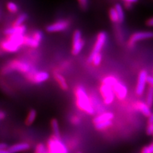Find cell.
Returning <instances> with one entry per match:
<instances>
[{
  "label": "cell",
  "instance_id": "obj_16",
  "mask_svg": "<svg viewBox=\"0 0 153 153\" xmlns=\"http://www.w3.org/2000/svg\"><path fill=\"white\" fill-rule=\"evenodd\" d=\"M30 145L27 143H20L15 144L9 148V151L11 153H17L19 152L27 151L30 149Z\"/></svg>",
  "mask_w": 153,
  "mask_h": 153
},
{
  "label": "cell",
  "instance_id": "obj_5",
  "mask_svg": "<svg viewBox=\"0 0 153 153\" xmlns=\"http://www.w3.org/2000/svg\"><path fill=\"white\" fill-rule=\"evenodd\" d=\"M100 91L105 104L111 105L114 102L116 95H115L113 88L111 86L102 84L100 88Z\"/></svg>",
  "mask_w": 153,
  "mask_h": 153
},
{
  "label": "cell",
  "instance_id": "obj_40",
  "mask_svg": "<svg viewBox=\"0 0 153 153\" xmlns=\"http://www.w3.org/2000/svg\"><path fill=\"white\" fill-rule=\"evenodd\" d=\"M7 149V145L4 143H1L0 145V149L1 150H5Z\"/></svg>",
  "mask_w": 153,
  "mask_h": 153
},
{
  "label": "cell",
  "instance_id": "obj_33",
  "mask_svg": "<svg viewBox=\"0 0 153 153\" xmlns=\"http://www.w3.org/2000/svg\"><path fill=\"white\" fill-rule=\"evenodd\" d=\"M136 0H126V1H124V5L127 8H130L131 7L132 4L134 3H136Z\"/></svg>",
  "mask_w": 153,
  "mask_h": 153
},
{
  "label": "cell",
  "instance_id": "obj_43",
  "mask_svg": "<svg viewBox=\"0 0 153 153\" xmlns=\"http://www.w3.org/2000/svg\"><path fill=\"white\" fill-rule=\"evenodd\" d=\"M79 153H82V152H79Z\"/></svg>",
  "mask_w": 153,
  "mask_h": 153
},
{
  "label": "cell",
  "instance_id": "obj_10",
  "mask_svg": "<svg viewBox=\"0 0 153 153\" xmlns=\"http://www.w3.org/2000/svg\"><path fill=\"white\" fill-rule=\"evenodd\" d=\"M69 26V23L66 21H59L56 22L52 25L47 26L46 27V30L49 33H54L59 32L65 30L66 29L68 28Z\"/></svg>",
  "mask_w": 153,
  "mask_h": 153
},
{
  "label": "cell",
  "instance_id": "obj_20",
  "mask_svg": "<svg viewBox=\"0 0 153 153\" xmlns=\"http://www.w3.org/2000/svg\"><path fill=\"white\" fill-rule=\"evenodd\" d=\"M119 81L118 79L116 76H112V75H109L107 76H105V77L102 80V84H106L108 85L111 86V87H113V86L116 84Z\"/></svg>",
  "mask_w": 153,
  "mask_h": 153
},
{
  "label": "cell",
  "instance_id": "obj_7",
  "mask_svg": "<svg viewBox=\"0 0 153 153\" xmlns=\"http://www.w3.org/2000/svg\"><path fill=\"white\" fill-rule=\"evenodd\" d=\"M148 75L146 70H142L138 74L135 91L138 96H142L145 91L146 84H147Z\"/></svg>",
  "mask_w": 153,
  "mask_h": 153
},
{
  "label": "cell",
  "instance_id": "obj_35",
  "mask_svg": "<svg viewBox=\"0 0 153 153\" xmlns=\"http://www.w3.org/2000/svg\"><path fill=\"white\" fill-rule=\"evenodd\" d=\"M79 4H80V7L83 8V9H85L87 8L88 6V1H86V0H80V1H79Z\"/></svg>",
  "mask_w": 153,
  "mask_h": 153
},
{
  "label": "cell",
  "instance_id": "obj_11",
  "mask_svg": "<svg viewBox=\"0 0 153 153\" xmlns=\"http://www.w3.org/2000/svg\"><path fill=\"white\" fill-rule=\"evenodd\" d=\"M26 31L25 26L22 25L20 26H13L5 29L4 30V34L9 36L14 35H25Z\"/></svg>",
  "mask_w": 153,
  "mask_h": 153
},
{
  "label": "cell",
  "instance_id": "obj_34",
  "mask_svg": "<svg viewBox=\"0 0 153 153\" xmlns=\"http://www.w3.org/2000/svg\"><path fill=\"white\" fill-rule=\"evenodd\" d=\"M146 132L147 135H153V124H148V126L146 129Z\"/></svg>",
  "mask_w": 153,
  "mask_h": 153
},
{
  "label": "cell",
  "instance_id": "obj_21",
  "mask_svg": "<svg viewBox=\"0 0 153 153\" xmlns=\"http://www.w3.org/2000/svg\"><path fill=\"white\" fill-rule=\"evenodd\" d=\"M36 117V112L34 109H32L29 112L26 120V124L27 125H31V124L34 122Z\"/></svg>",
  "mask_w": 153,
  "mask_h": 153
},
{
  "label": "cell",
  "instance_id": "obj_15",
  "mask_svg": "<svg viewBox=\"0 0 153 153\" xmlns=\"http://www.w3.org/2000/svg\"><path fill=\"white\" fill-rule=\"evenodd\" d=\"M114 116L112 112H103L96 116L93 119V122L94 124H97L100 123L108 121H112L114 119Z\"/></svg>",
  "mask_w": 153,
  "mask_h": 153
},
{
  "label": "cell",
  "instance_id": "obj_8",
  "mask_svg": "<svg viewBox=\"0 0 153 153\" xmlns=\"http://www.w3.org/2000/svg\"><path fill=\"white\" fill-rule=\"evenodd\" d=\"M153 38V33L151 31H139L136 32L131 36L129 39L128 45L130 47H133L137 42L140 40L150 39Z\"/></svg>",
  "mask_w": 153,
  "mask_h": 153
},
{
  "label": "cell",
  "instance_id": "obj_37",
  "mask_svg": "<svg viewBox=\"0 0 153 153\" xmlns=\"http://www.w3.org/2000/svg\"><path fill=\"white\" fill-rule=\"evenodd\" d=\"M72 122L75 124H79L80 123V119L77 116H74L72 118Z\"/></svg>",
  "mask_w": 153,
  "mask_h": 153
},
{
  "label": "cell",
  "instance_id": "obj_42",
  "mask_svg": "<svg viewBox=\"0 0 153 153\" xmlns=\"http://www.w3.org/2000/svg\"><path fill=\"white\" fill-rule=\"evenodd\" d=\"M0 153H11L9 150H0Z\"/></svg>",
  "mask_w": 153,
  "mask_h": 153
},
{
  "label": "cell",
  "instance_id": "obj_23",
  "mask_svg": "<svg viewBox=\"0 0 153 153\" xmlns=\"http://www.w3.org/2000/svg\"><path fill=\"white\" fill-rule=\"evenodd\" d=\"M51 126L52 128V130H53L54 137L57 138H59L60 133H59V124L58 122L56 119H52L51 121Z\"/></svg>",
  "mask_w": 153,
  "mask_h": 153
},
{
  "label": "cell",
  "instance_id": "obj_9",
  "mask_svg": "<svg viewBox=\"0 0 153 153\" xmlns=\"http://www.w3.org/2000/svg\"><path fill=\"white\" fill-rule=\"evenodd\" d=\"M113 90L116 97H117L119 100H123L127 97L128 93V90L126 85L124 83L121 82V81L118 82L115 84L113 87Z\"/></svg>",
  "mask_w": 153,
  "mask_h": 153
},
{
  "label": "cell",
  "instance_id": "obj_31",
  "mask_svg": "<svg viewBox=\"0 0 153 153\" xmlns=\"http://www.w3.org/2000/svg\"><path fill=\"white\" fill-rule=\"evenodd\" d=\"M141 153H153V143L143 147Z\"/></svg>",
  "mask_w": 153,
  "mask_h": 153
},
{
  "label": "cell",
  "instance_id": "obj_13",
  "mask_svg": "<svg viewBox=\"0 0 153 153\" xmlns=\"http://www.w3.org/2000/svg\"><path fill=\"white\" fill-rule=\"evenodd\" d=\"M135 108H136L137 111L141 112L143 116L149 117L151 113V111L150 107L148 105L146 102H138L135 104Z\"/></svg>",
  "mask_w": 153,
  "mask_h": 153
},
{
  "label": "cell",
  "instance_id": "obj_17",
  "mask_svg": "<svg viewBox=\"0 0 153 153\" xmlns=\"http://www.w3.org/2000/svg\"><path fill=\"white\" fill-rule=\"evenodd\" d=\"M25 35H14L8 36L7 39L13 43L14 44L21 47L22 45L25 44Z\"/></svg>",
  "mask_w": 153,
  "mask_h": 153
},
{
  "label": "cell",
  "instance_id": "obj_24",
  "mask_svg": "<svg viewBox=\"0 0 153 153\" xmlns=\"http://www.w3.org/2000/svg\"><path fill=\"white\" fill-rule=\"evenodd\" d=\"M112 124V121H105L102 123H100L97 124H95V128L98 130H103L111 126Z\"/></svg>",
  "mask_w": 153,
  "mask_h": 153
},
{
  "label": "cell",
  "instance_id": "obj_22",
  "mask_svg": "<svg viewBox=\"0 0 153 153\" xmlns=\"http://www.w3.org/2000/svg\"><path fill=\"white\" fill-rule=\"evenodd\" d=\"M114 8L118 14L119 22H123L124 19V12L121 4L120 3H116L114 7Z\"/></svg>",
  "mask_w": 153,
  "mask_h": 153
},
{
  "label": "cell",
  "instance_id": "obj_2",
  "mask_svg": "<svg viewBox=\"0 0 153 153\" xmlns=\"http://www.w3.org/2000/svg\"><path fill=\"white\" fill-rule=\"evenodd\" d=\"M7 70H16L19 72L24 74H30L33 76L36 72H33V70L31 68V66L27 62L22 61L15 60L11 63H10L8 66L6 68Z\"/></svg>",
  "mask_w": 153,
  "mask_h": 153
},
{
  "label": "cell",
  "instance_id": "obj_38",
  "mask_svg": "<svg viewBox=\"0 0 153 153\" xmlns=\"http://www.w3.org/2000/svg\"><path fill=\"white\" fill-rule=\"evenodd\" d=\"M146 25L148 26H151V27L153 26V17H152L149 19H148V20L146 22Z\"/></svg>",
  "mask_w": 153,
  "mask_h": 153
},
{
  "label": "cell",
  "instance_id": "obj_18",
  "mask_svg": "<svg viewBox=\"0 0 153 153\" xmlns=\"http://www.w3.org/2000/svg\"><path fill=\"white\" fill-rule=\"evenodd\" d=\"M39 42H38L36 39H35L32 36H25V45L33 47V48H36L38 47L40 45Z\"/></svg>",
  "mask_w": 153,
  "mask_h": 153
},
{
  "label": "cell",
  "instance_id": "obj_41",
  "mask_svg": "<svg viewBox=\"0 0 153 153\" xmlns=\"http://www.w3.org/2000/svg\"><path fill=\"white\" fill-rule=\"evenodd\" d=\"M4 117H5V113L1 111V112H0V119L3 120Z\"/></svg>",
  "mask_w": 153,
  "mask_h": 153
},
{
  "label": "cell",
  "instance_id": "obj_28",
  "mask_svg": "<svg viewBox=\"0 0 153 153\" xmlns=\"http://www.w3.org/2000/svg\"><path fill=\"white\" fill-rule=\"evenodd\" d=\"M7 8L8 10L12 13H16L18 11V6L15 3L10 1L7 3Z\"/></svg>",
  "mask_w": 153,
  "mask_h": 153
},
{
  "label": "cell",
  "instance_id": "obj_19",
  "mask_svg": "<svg viewBox=\"0 0 153 153\" xmlns=\"http://www.w3.org/2000/svg\"><path fill=\"white\" fill-rule=\"evenodd\" d=\"M54 78L57 80V83L59 84V86L62 89L64 90H66L67 89H68V84H67L66 80L63 76V75H61V74H59L58 73H56V74H54Z\"/></svg>",
  "mask_w": 153,
  "mask_h": 153
},
{
  "label": "cell",
  "instance_id": "obj_12",
  "mask_svg": "<svg viewBox=\"0 0 153 153\" xmlns=\"http://www.w3.org/2000/svg\"><path fill=\"white\" fill-rule=\"evenodd\" d=\"M1 47L4 51L8 52H16L20 49V47L14 44L13 43L8 40V39L1 41Z\"/></svg>",
  "mask_w": 153,
  "mask_h": 153
},
{
  "label": "cell",
  "instance_id": "obj_26",
  "mask_svg": "<svg viewBox=\"0 0 153 153\" xmlns=\"http://www.w3.org/2000/svg\"><path fill=\"white\" fill-rule=\"evenodd\" d=\"M27 18V14L26 13H21V15H19L18 17L16 19V20L13 24V26H20L22 25V23L25 22Z\"/></svg>",
  "mask_w": 153,
  "mask_h": 153
},
{
  "label": "cell",
  "instance_id": "obj_29",
  "mask_svg": "<svg viewBox=\"0 0 153 153\" xmlns=\"http://www.w3.org/2000/svg\"><path fill=\"white\" fill-rule=\"evenodd\" d=\"M102 54H98V55L96 56L93 59V61H92V63L96 66H98L100 65V63H101L102 62Z\"/></svg>",
  "mask_w": 153,
  "mask_h": 153
},
{
  "label": "cell",
  "instance_id": "obj_32",
  "mask_svg": "<svg viewBox=\"0 0 153 153\" xmlns=\"http://www.w3.org/2000/svg\"><path fill=\"white\" fill-rule=\"evenodd\" d=\"M33 37L35 39H36L38 42H40L43 38V33H42V32H41L40 31H37L33 33Z\"/></svg>",
  "mask_w": 153,
  "mask_h": 153
},
{
  "label": "cell",
  "instance_id": "obj_27",
  "mask_svg": "<svg viewBox=\"0 0 153 153\" xmlns=\"http://www.w3.org/2000/svg\"><path fill=\"white\" fill-rule=\"evenodd\" d=\"M109 17L112 22H119L118 14L114 8H111L109 10Z\"/></svg>",
  "mask_w": 153,
  "mask_h": 153
},
{
  "label": "cell",
  "instance_id": "obj_39",
  "mask_svg": "<svg viewBox=\"0 0 153 153\" xmlns=\"http://www.w3.org/2000/svg\"><path fill=\"white\" fill-rule=\"evenodd\" d=\"M148 124H153V114L152 113L151 116L148 117Z\"/></svg>",
  "mask_w": 153,
  "mask_h": 153
},
{
  "label": "cell",
  "instance_id": "obj_30",
  "mask_svg": "<svg viewBox=\"0 0 153 153\" xmlns=\"http://www.w3.org/2000/svg\"><path fill=\"white\" fill-rule=\"evenodd\" d=\"M36 153H47V150L44 144L38 145L36 148Z\"/></svg>",
  "mask_w": 153,
  "mask_h": 153
},
{
  "label": "cell",
  "instance_id": "obj_6",
  "mask_svg": "<svg viewBox=\"0 0 153 153\" xmlns=\"http://www.w3.org/2000/svg\"><path fill=\"white\" fill-rule=\"evenodd\" d=\"M84 45V42L82 38V33L80 31L76 30L73 36L72 54L75 56L78 55L82 51Z\"/></svg>",
  "mask_w": 153,
  "mask_h": 153
},
{
  "label": "cell",
  "instance_id": "obj_25",
  "mask_svg": "<svg viewBox=\"0 0 153 153\" xmlns=\"http://www.w3.org/2000/svg\"><path fill=\"white\" fill-rule=\"evenodd\" d=\"M146 103L149 107L152 106L153 104V88L149 87L147 89L146 94Z\"/></svg>",
  "mask_w": 153,
  "mask_h": 153
},
{
  "label": "cell",
  "instance_id": "obj_3",
  "mask_svg": "<svg viewBox=\"0 0 153 153\" xmlns=\"http://www.w3.org/2000/svg\"><path fill=\"white\" fill-rule=\"evenodd\" d=\"M106 40H107L106 33H105L103 31L99 33L97 36V41H96L95 44L94 45L93 49L88 57V61L89 63H92L94 57L98 54H100V51H101L102 48L103 47L105 42H106Z\"/></svg>",
  "mask_w": 153,
  "mask_h": 153
},
{
  "label": "cell",
  "instance_id": "obj_1",
  "mask_svg": "<svg viewBox=\"0 0 153 153\" xmlns=\"http://www.w3.org/2000/svg\"><path fill=\"white\" fill-rule=\"evenodd\" d=\"M75 95L76 105L80 111L89 115H93L95 112V110L93 105L92 99L89 97L83 86L79 85L76 87Z\"/></svg>",
  "mask_w": 153,
  "mask_h": 153
},
{
  "label": "cell",
  "instance_id": "obj_4",
  "mask_svg": "<svg viewBox=\"0 0 153 153\" xmlns=\"http://www.w3.org/2000/svg\"><path fill=\"white\" fill-rule=\"evenodd\" d=\"M49 153H68V149L59 138L52 137L48 141Z\"/></svg>",
  "mask_w": 153,
  "mask_h": 153
},
{
  "label": "cell",
  "instance_id": "obj_36",
  "mask_svg": "<svg viewBox=\"0 0 153 153\" xmlns=\"http://www.w3.org/2000/svg\"><path fill=\"white\" fill-rule=\"evenodd\" d=\"M147 84L149 85L150 87L153 88V76H151V75L148 76Z\"/></svg>",
  "mask_w": 153,
  "mask_h": 153
},
{
  "label": "cell",
  "instance_id": "obj_14",
  "mask_svg": "<svg viewBox=\"0 0 153 153\" xmlns=\"http://www.w3.org/2000/svg\"><path fill=\"white\" fill-rule=\"evenodd\" d=\"M49 78V74L45 71H37L32 76V80L35 83L40 84L45 82Z\"/></svg>",
  "mask_w": 153,
  "mask_h": 153
}]
</instances>
